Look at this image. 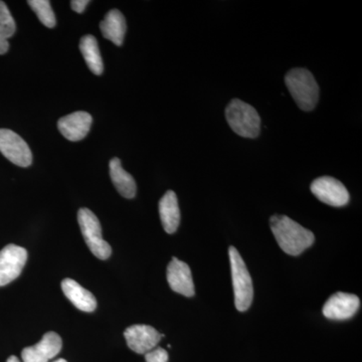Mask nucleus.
<instances>
[{"mask_svg": "<svg viewBox=\"0 0 362 362\" xmlns=\"http://www.w3.org/2000/svg\"><path fill=\"white\" fill-rule=\"evenodd\" d=\"M270 226L279 246L290 256H299L315 240L311 230L286 216L275 214L272 216Z\"/></svg>", "mask_w": 362, "mask_h": 362, "instance_id": "nucleus-1", "label": "nucleus"}, {"mask_svg": "<svg viewBox=\"0 0 362 362\" xmlns=\"http://www.w3.org/2000/svg\"><path fill=\"white\" fill-rule=\"evenodd\" d=\"M286 86L298 107L312 111L319 100V86L311 71L306 69H293L285 77Z\"/></svg>", "mask_w": 362, "mask_h": 362, "instance_id": "nucleus-2", "label": "nucleus"}, {"mask_svg": "<svg viewBox=\"0 0 362 362\" xmlns=\"http://www.w3.org/2000/svg\"><path fill=\"white\" fill-rule=\"evenodd\" d=\"M226 118L235 134L257 138L261 131V118L254 107L239 99H233L226 109Z\"/></svg>", "mask_w": 362, "mask_h": 362, "instance_id": "nucleus-3", "label": "nucleus"}, {"mask_svg": "<svg viewBox=\"0 0 362 362\" xmlns=\"http://www.w3.org/2000/svg\"><path fill=\"white\" fill-rule=\"evenodd\" d=\"M228 255H230V269H232L235 308L240 312H245L251 306L252 298H254L251 275L247 271L244 259L235 247H230Z\"/></svg>", "mask_w": 362, "mask_h": 362, "instance_id": "nucleus-4", "label": "nucleus"}, {"mask_svg": "<svg viewBox=\"0 0 362 362\" xmlns=\"http://www.w3.org/2000/svg\"><path fill=\"white\" fill-rule=\"evenodd\" d=\"M78 223L86 244L94 256L100 259L110 258V245L103 239L101 223L95 214L89 209H81L78 211Z\"/></svg>", "mask_w": 362, "mask_h": 362, "instance_id": "nucleus-5", "label": "nucleus"}, {"mask_svg": "<svg viewBox=\"0 0 362 362\" xmlns=\"http://www.w3.org/2000/svg\"><path fill=\"white\" fill-rule=\"evenodd\" d=\"M0 152L20 168H28L33 162V153L28 143L9 129H0Z\"/></svg>", "mask_w": 362, "mask_h": 362, "instance_id": "nucleus-6", "label": "nucleus"}, {"mask_svg": "<svg viewBox=\"0 0 362 362\" xmlns=\"http://www.w3.org/2000/svg\"><path fill=\"white\" fill-rule=\"evenodd\" d=\"M28 261V251L16 245H7L0 251V287L21 275Z\"/></svg>", "mask_w": 362, "mask_h": 362, "instance_id": "nucleus-7", "label": "nucleus"}, {"mask_svg": "<svg viewBox=\"0 0 362 362\" xmlns=\"http://www.w3.org/2000/svg\"><path fill=\"white\" fill-rule=\"evenodd\" d=\"M311 192L319 201L330 206L341 207L349 202L346 187L337 178L330 176H323L314 180L311 185Z\"/></svg>", "mask_w": 362, "mask_h": 362, "instance_id": "nucleus-8", "label": "nucleus"}, {"mask_svg": "<svg viewBox=\"0 0 362 362\" xmlns=\"http://www.w3.org/2000/svg\"><path fill=\"white\" fill-rule=\"evenodd\" d=\"M128 347L138 354H146L156 349L163 335L149 325H132L124 332Z\"/></svg>", "mask_w": 362, "mask_h": 362, "instance_id": "nucleus-9", "label": "nucleus"}, {"mask_svg": "<svg viewBox=\"0 0 362 362\" xmlns=\"http://www.w3.org/2000/svg\"><path fill=\"white\" fill-rule=\"evenodd\" d=\"M361 307L356 295L338 292L333 294L323 306V315L330 320H347L356 315Z\"/></svg>", "mask_w": 362, "mask_h": 362, "instance_id": "nucleus-10", "label": "nucleus"}, {"mask_svg": "<svg viewBox=\"0 0 362 362\" xmlns=\"http://www.w3.org/2000/svg\"><path fill=\"white\" fill-rule=\"evenodd\" d=\"M63 341L58 333L47 332L42 340L33 346L25 347L21 352L23 362H49L61 352Z\"/></svg>", "mask_w": 362, "mask_h": 362, "instance_id": "nucleus-11", "label": "nucleus"}, {"mask_svg": "<svg viewBox=\"0 0 362 362\" xmlns=\"http://www.w3.org/2000/svg\"><path fill=\"white\" fill-rule=\"evenodd\" d=\"M168 282L173 291L185 297L194 295V284L189 266L177 258H173L168 267Z\"/></svg>", "mask_w": 362, "mask_h": 362, "instance_id": "nucleus-12", "label": "nucleus"}, {"mask_svg": "<svg viewBox=\"0 0 362 362\" xmlns=\"http://www.w3.org/2000/svg\"><path fill=\"white\" fill-rule=\"evenodd\" d=\"M93 118L89 113L78 111L59 119L58 128L62 135L70 141L84 139L92 126Z\"/></svg>", "mask_w": 362, "mask_h": 362, "instance_id": "nucleus-13", "label": "nucleus"}, {"mask_svg": "<svg viewBox=\"0 0 362 362\" xmlns=\"http://www.w3.org/2000/svg\"><path fill=\"white\" fill-rule=\"evenodd\" d=\"M64 294L71 304L83 312H94L97 308V300L94 295L82 287L73 279L66 278L62 282Z\"/></svg>", "mask_w": 362, "mask_h": 362, "instance_id": "nucleus-14", "label": "nucleus"}, {"mask_svg": "<svg viewBox=\"0 0 362 362\" xmlns=\"http://www.w3.org/2000/svg\"><path fill=\"white\" fill-rule=\"evenodd\" d=\"M159 214L164 230L175 233L180 223V211L177 197L173 190H168L159 202Z\"/></svg>", "mask_w": 362, "mask_h": 362, "instance_id": "nucleus-15", "label": "nucleus"}, {"mask_svg": "<svg viewBox=\"0 0 362 362\" xmlns=\"http://www.w3.org/2000/svg\"><path fill=\"white\" fill-rule=\"evenodd\" d=\"M126 21L121 11L112 9L105 16L104 21L100 23V30L105 39L111 40L116 45H121L126 33Z\"/></svg>", "mask_w": 362, "mask_h": 362, "instance_id": "nucleus-16", "label": "nucleus"}, {"mask_svg": "<svg viewBox=\"0 0 362 362\" xmlns=\"http://www.w3.org/2000/svg\"><path fill=\"white\" fill-rule=\"evenodd\" d=\"M110 168V176L114 187L118 190L119 194L125 199H133L136 195V182L133 176L123 168L120 159L113 158L109 164Z\"/></svg>", "mask_w": 362, "mask_h": 362, "instance_id": "nucleus-17", "label": "nucleus"}, {"mask_svg": "<svg viewBox=\"0 0 362 362\" xmlns=\"http://www.w3.org/2000/svg\"><path fill=\"white\" fill-rule=\"evenodd\" d=\"M80 49L90 71L95 75H102L104 65L96 37L90 35L83 37L80 42Z\"/></svg>", "mask_w": 362, "mask_h": 362, "instance_id": "nucleus-18", "label": "nucleus"}, {"mask_svg": "<svg viewBox=\"0 0 362 362\" xmlns=\"http://www.w3.org/2000/svg\"><path fill=\"white\" fill-rule=\"evenodd\" d=\"M16 30V21L8 7L4 1H0V54H6L8 51V39L13 37Z\"/></svg>", "mask_w": 362, "mask_h": 362, "instance_id": "nucleus-19", "label": "nucleus"}, {"mask_svg": "<svg viewBox=\"0 0 362 362\" xmlns=\"http://www.w3.org/2000/svg\"><path fill=\"white\" fill-rule=\"evenodd\" d=\"M28 4L37 14L40 23L47 28H52L56 25V16L52 11L49 0H28Z\"/></svg>", "mask_w": 362, "mask_h": 362, "instance_id": "nucleus-20", "label": "nucleus"}, {"mask_svg": "<svg viewBox=\"0 0 362 362\" xmlns=\"http://www.w3.org/2000/svg\"><path fill=\"white\" fill-rule=\"evenodd\" d=\"M145 361L146 362H168V351L165 349H161V347H156V349L145 354Z\"/></svg>", "mask_w": 362, "mask_h": 362, "instance_id": "nucleus-21", "label": "nucleus"}, {"mask_svg": "<svg viewBox=\"0 0 362 362\" xmlns=\"http://www.w3.org/2000/svg\"><path fill=\"white\" fill-rule=\"evenodd\" d=\"M90 4L89 0H73L71 2V9L75 11L76 13H84L86 6Z\"/></svg>", "mask_w": 362, "mask_h": 362, "instance_id": "nucleus-22", "label": "nucleus"}, {"mask_svg": "<svg viewBox=\"0 0 362 362\" xmlns=\"http://www.w3.org/2000/svg\"><path fill=\"white\" fill-rule=\"evenodd\" d=\"M6 362H21V361H20V359L18 358V357L13 356L8 357V359H7Z\"/></svg>", "mask_w": 362, "mask_h": 362, "instance_id": "nucleus-23", "label": "nucleus"}, {"mask_svg": "<svg viewBox=\"0 0 362 362\" xmlns=\"http://www.w3.org/2000/svg\"><path fill=\"white\" fill-rule=\"evenodd\" d=\"M54 362H68V361H65V359L59 358V359H58V361H56Z\"/></svg>", "mask_w": 362, "mask_h": 362, "instance_id": "nucleus-24", "label": "nucleus"}]
</instances>
